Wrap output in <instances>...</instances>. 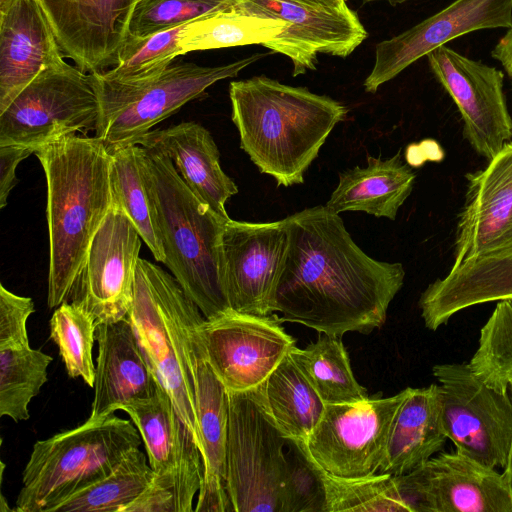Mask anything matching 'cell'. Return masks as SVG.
<instances>
[{"label": "cell", "mask_w": 512, "mask_h": 512, "mask_svg": "<svg viewBox=\"0 0 512 512\" xmlns=\"http://www.w3.org/2000/svg\"><path fill=\"white\" fill-rule=\"evenodd\" d=\"M510 78H511V80H512V77H510Z\"/></svg>", "instance_id": "cell-48"}, {"label": "cell", "mask_w": 512, "mask_h": 512, "mask_svg": "<svg viewBox=\"0 0 512 512\" xmlns=\"http://www.w3.org/2000/svg\"><path fill=\"white\" fill-rule=\"evenodd\" d=\"M119 410L137 427L154 474L173 478L193 503L203 482L202 455L168 392L157 383L151 397L124 403Z\"/></svg>", "instance_id": "cell-21"}, {"label": "cell", "mask_w": 512, "mask_h": 512, "mask_svg": "<svg viewBox=\"0 0 512 512\" xmlns=\"http://www.w3.org/2000/svg\"><path fill=\"white\" fill-rule=\"evenodd\" d=\"M61 51L84 72L117 62L137 0H40Z\"/></svg>", "instance_id": "cell-20"}, {"label": "cell", "mask_w": 512, "mask_h": 512, "mask_svg": "<svg viewBox=\"0 0 512 512\" xmlns=\"http://www.w3.org/2000/svg\"><path fill=\"white\" fill-rule=\"evenodd\" d=\"M407 391L386 398L377 394L356 403L325 404L313 432L299 442L311 459L332 475L355 478L376 474Z\"/></svg>", "instance_id": "cell-11"}, {"label": "cell", "mask_w": 512, "mask_h": 512, "mask_svg": "<svg viewBox=\"0 0 512 512\" xmlns=\"http://www.w3.org/2000/svg\"><path fill=\"white\" fill-rule=\"evenodd\" d=\"M141 440L133 421L114 413L38 440L23 470L14 510L51 512L108 475Z\"/></svg>", "instance_id": "cell-6"}, {"label": "cell", "mask_w": 512, "mask_h": 512, "mask_svg": "<svg viewBox=\"0 0 512 512\" xmlns=\"http://www.w3.org/2000/svg\"><path fill=\"white\" fill-rule=\"evenodd\" d=\"M267 407L289 440L306 441L319 423L325 403L290 352L261 385Z\"/></svg>", "instance_id": "cell-29"}, {"label": "cell", "mask_w": 512, "mask_h": 512, "mask_svg": "<svg viewBox=\"0 0 512 512\" xmlns=\"http://www.w3.org/2000/svg\"><path fill=\"white\" fill-rule=\"evenodd\" d=\"M279 316L233 310L204 320L196 330L202 353L228 391L262 385L296 346Z\"/></svg>", "instance_id": "cell-12"}, {"label": "cell", "mask_w": 512, "mask_h": 512, "mask_svg": "<svg viewBox=\"0 0 512 512\" xmlns=\"http://www.w3.org/2000/svg\"><path fill=\"white\" fill-rule=\"evenodd\" d=\"M237 0H137L128 36L144 37L183 26L207 14L232 9Z\"/></svg>", "instance_id": "cell-39"}, {"label": "cell", "mask_w": 512, "mask_h": 512, "mask_svg": "<svg viewBox=\"0 0 512 512\" xmlns=\"http://www.w3.org/2000/svg\"><path fill=\"white\" fill-rule=\"evenodd\" d=\"M292 358L325 404L366 400L367 390L356 380L340 336L320 333L305 348L293 347Z\"/></svg>", "instance_id": "cell-30"}, {"label": "cell", "mask_w": 512, "mask_h": 512, "mask_svg": "<svg viewBox=\"0 0 512 512\" xmlns=\"http://www.w3.org/2000/svg\"><path fill=\"white\" fill-rule=\"evenodd\" d=\"M147 454L131 449L104 478L56 505L51 512H124L148 487L154 470Z\"/></svg>", "instance_id": "cell-31"}, {"label": "cell", "mask_w": 512, "mask_h": 512, "mask_svg": "<svg viewBox=\"0 0 512 512\" xmlns=\"http://www.w3.org/2000/svg\"><path fill=\"white\" fill-rule=\"evenodd\" d=\"M290 444L293 457H288L282 512H324V491L319 476L298 444L292 440Z\"/></svg>", "instance_id": "cell-40"}, {"label": "cell", "mask_w": 512, "mask_h": 512, "mask_svg": "<svg viewBox=\"0 0 512 512\" xmlns=\"http://www.w3.org/2000/svg\"><path fill=\"white\" fill-rule=\"evenodd\" d=\"M99 114L93 74L64 61L38 74L0 113V145L36 152L78 131H95Z\"/></svg>", "instance_id": "cell-8"}, {"label": "cell", "mask_w": 512, "mask_h": 512, "mask_svg": "<svg viewBox=\"0 0 512 512\" xmlns=\"http://www.w3.org/2000/svg\"><path fill=\"white\" fill-rule=\"evenodd\" d=\"M143 150V146L139 144H129L110 150L111 191L113 201L134 223L155 260L163 262V247L145 185Z\"/></svg>", "instance_id": "cell-33"}, {"label": "cell", "mask_w": 512, "mask_h": 512, "mask_svg": "<svg viewBox=\"0 0 512 512\" xmlns=\"http://www.w3.org/2000/svg\"><path fill=\"white\" fill-rule=\"evenodd\" d=\"M95 339L98 356L90 420L105 418L124 403L151 397L157 386L127 317L97 324Z\"/></svg>", "instance_id": "cell-23"}, {"label": "cell", "mask_w": 512, "mask_h": 512, "mask_svg": "<svg viewBox=\"0 0 512 512\" xmlns=\"http://www.w3.org/2000/svg\"><path fill=\"white\" fill-rule=\"evenodd\" d=\"M451 268L512 255V140L485 168L465 175Z\"/></svg>", "instance_id": "cell-18"}, {"label": "cell", "mask_w": 512, "mask_h": 512, "mask_svg": "<svg viewBox=\"0 0 512 512\" xmlns=\"http://www.w3.org/2000/svg\"><path fill=\"white\" fill-rule=\"evenodd\" d=\"M141 241L134 223L113 201L68 298L88 312L96 324L127 317L133 303Z\"/></svg>", "instance_id": "cell-13"}, {"label": "cell", "mask_w": 512, "mask_h": 512, "mask_svg": "<svg viewBox=\"0 0 512 512\" xmlns=\"http://www.w3.org/2000/svg\"><path fill=\"white\" fill-rule=\"evenodd\" d=\"M265 55L257 53L213 67L192 62L171 64L155 80L134 88H103L95 84L100 105L95 136L109 150L135 144L156 124L200 97L208 87L237 76Z\"/></svg>", "instance_id": "cell-9"}, {"label": "cell", "mask_w": 512, "mask_h": 512, "mask_svg": "<svg viewBox=\"0 0 512 512\" xmlns=\"http://www.w3.org/2000/svg\"><path fill=\"white\" fill-rule=\"evenodd\" d=\"M416 174L401 160L400 151L381 160L368 156L367 166H356L339 175V182L326 207L335 213L362 211L395 220L410 196Z\"/></svg>", "instance_id": "cell-28"}, {"label": "cell", "mask_w": 512, "mask_h": 512, "mask_svg": "<svg viewBox=\"0 0 512 512\" xmlns=\"http://www.w3.org/2000/svg\"><path fill=\"white\" fill-rule=\"evenodd\" d=\"M233 9L287 25L263 46L287 56L293 64V76L316 69L319 53L349 56L367 37L357 13L346 3L329 7L296 0H237Z\"/></svg>", "instance_id": "cell-15"}, {"label": "cell", "mask_w": 512, "mask_h": 512, "mask_svg": "<svg viewBox=\"0 0 512 512\" xmlns=\"http://www.w3.org/2000/svg\"><path fill=\"white\" fill-rule=\"evenodd\" d=\"M52 357L30 345L0 348V416L29 418L28 405L48 380Z\"/></svg>", "instance_id": "cell-36"}, {"label": "cell", "mask_w": 512, "mask_h": 512, "mask_svg": "<svg viewBox=\"0 0 512 512\" xmlns=\"http://www.w3.org/2000/svg\"><path fill=\"white\" fill-rule=\"evenodd\" d=\"M310 5H321V6H339L346 3L347 0H296Z\"/></svg>", "instance_id": "cell-44"}, {"label": "cell", "mask_w": 512, "mask_h": 512, "mask_svg": "<svg viewBox=\"0 0 512 512\" xmlns=\"http://www.w3.org/2000/svg\"><path fill=\"white\" fill-rule=\"evenodd\" d=\"M35 311L32 298L0 284V348L28 345L27 320Z\"/></svg>", "instance_id": "cell-41"}, {"label": "cell", "mask_w": 512, "mask_h": 512, "mask_svg": "<svg viewBox=\"0 0 512 512\" xmlns=\"http://www.w3.org/2000/svg\"><path fill=\"white\" fill-rule=\"evenodd\" d=\"M183 26L144 37L128 36L116 64L110 70L92 73L95 84L134 88L155 80L181 55L179 35Z\"/></svg>", "instance_id": "cell-34"}, {"label": "cell", "mask_w": 512, "mask_h": 512, "mask_svg": "<svg viewBox=\"0 0 512 512\" xmlns=\"http://www.w3.org/2000/svg\"><path fill=\"white\" fill-rule=\"evenodd\" d=\"M196 330L192 352L196 414L204 475L194 511L228 512L233 511L226 488L225 473L229 392L204 357Z\"/></svg>", "instance_id": "cell-25"}, {"label": "cell", "mask_w": 512, "mask_h": 512, "mask_svg": "<svg viewBox=\"0 0 512 512\" xmlns=\"http://www.w3.org/2000/svg\"><path fill=\"white\" fill-rule=\"evenodd\" d=\"M294 442L308 456L319 476L324 491V512H412L394 476L386 473L355 478L332 475L311 459L299 441Z\"/></svg>", "instance_id": "cell-35"}, {"label": "cell", "mask_w": 512, "mask_h": 512, "mask_svg": "<svg viewBox=\"0 0 512 512\" xmlns=\"http://www.w3.org/2000/svg\"><path fill=\"white\" fill-rule=\"evenodd\" d=\"M289 244L272 301L282 321L342 337L369 334L386 321L404 284L401 263L368 256L338 213L326 206L285 218Z\"/></svg>", "instance_id": "cell-1"}, {"label": "cell", "mask_w": 512, "mask_h": 512, "mask_svg": "<svg viewBox=\"0 0 512 512\" xmlns=\"http://www.w3.org/2000/svg\"><path fill=\"white\" fill-rule=\"evenodd\" d=\"M289 244L286 219L228 220L222 233L223 285L231 310L273 314L272 301Z\"/></svg>", "instance_id": "cell-17"}, {"label": "cell", "mask_w": 512, "mask_h": 512, "mask_svg": "<svg viewBox=\"0 0 512 512\" xmlns=\"http://www.w3.org/2000/svg\"><path fill=\"white\" fill-rule=\"evenodd\" d=\"M447 439L439 385L408 388L394 417L378 473H409L440 452Z\"/></svg>", "instance_id": "cell-27"}, {"label": "cell", "mask_w": 512, "mask_h": 512, "mask_svg": "<svg viewBox=\"0 0 512 512\" xmlns=\"http://www.w3.org/2000/svg\"><path fill=\"white\" fill-rule=\"evenodd\" d=\"M229 392L226 488L234 512H282L289 439L272 417L262 386Z\"/></svg>", "instance_id": "cell-7"}, {"label": "cell", "mask_w": 512, "mask_h": 512, "mask_svg": "<svg viewBox=\"0 0 512 512\" xmlns=\"http://www.w3.org/2000/svg\"><path fill=\"white\" fill-rule=\"evenodd\" d=\"M504 473L507 476L510 488L512 490V447H511V450H510V453H509L507 464H506V466L504 468Z\"/></svg>", "instance_id": "cell-45"}, {"label": "cell", "mask_w": 512, "mask_h": 512, "mask_svg": "<svg viewBox=\"0 0 512 512\" xmlns=\"http://www.w3.org/2000/svg\"><path fill=\"white\" fill-rule=\"evenodd\" d=\"M468 364L486 384L508 391L512 383V297L497 302L480 330L478 347Z\"/></svg>", "instance_id": "cell-38"}, {"label": "cell", "mask_w": 512, "mask_h": 512, "mask_svg": "<svg viewBox=\"0 0 512 512\" xmlns=\"http://www.w3.org/2000/svg\"><path fill=\"white\" fill-rule=\"evenodd\" d=\"M512 297V255L451 268L428 285L419 299L424 325L436 331L469 307Z\"/></svg>", "instance_id": "cell-26"}, {"label": "cell", "mask_w": 512, "mask_h": 512, "mask_svg": "<svg viewBox=\"0 0 512 512\" xmlns=\"http://www.w3.org/2000/svg\"><path fill=\"white\" fill-rule=\"evenodd\" d=\"M229 97L241 148L261 173L285 187L304 182L328 135L348 113L328 96L266 76L231 82Z\"/></svg>", "instance_id": "cell-3"}, {"label": "cell", "mask_w": 512, "mask_h": 512, "mask_svg": "<svg viewBox=\"0 0 512 512\" xmlns=\"http://www.w3.org/2000/svg\"><path fill=\"white\" fill-rule=\"evenodd\" d=\"M127 319L156 382L171 396L201 451L192 347L203 314L171 273L139 258Z\"/></svg>", "instance_id": "cell-5"}, {"label": "cell", "mask_w": 512, "mask_h": 512, "mask_svg": "<svg viewBox=\"0 0 512 512\" xmlns=\"http://www.w3.org/2000/svg\"><path fill=\"white\" fill-rule=\"evenodd\" d=\"M442 401L447 438L456 450L491 467L504 469L512 447V399L482 381L468 363L432 368Z\"/></svg>", "instance_id": "cell-10"}, {"label": "cell", "mask_w": 512, "mask_h": 512, "mask_svg": "<svg viewBox=\"0 0 512 512\" xmlns=\"http://www.w3.org/2000/svg\"><path fill=\"white\" fill-rule=\"evenodd\" d=\"M35 150L20 145H0V208L7 205L8 196L17 183L16 168Z\"/></svg>", "instance_id": "cell-42"}, {"label": "cell", "mask_w": 512, "mask_h": 512, "mask_svg": "<svg viewBox=\"0 0 512 512\" xmlns=\"http://www.w3.org/2000/svg\"><path fill=\"white\" fill-rule=\"evenodd\" d=\"M412 512H512L506 474L455 450L394 476Z\"/></svg>", "instance_id": "cell-14"}, {"label": "cell", "mask_w": 512, "mask_h": 512, "mask_svg": "<svg viewBox=\"0 0 512 512\" xmlns=\"http://www.w3.org/2000/svg\"><path fill=\"white\" fill-rule=\"evenodd\" d=\"M512 27V0H455L408 30L376 45L374 66L364 81L375 93L408 66L448 42L485 29Z\"/></svg>", "instance_id": "cell-19"}, {"label": "cell", "mask_w": 512, "mask_h": 512, "mask_svg": "<svg viewBox=\"0 0 512 512\" xmlns=\"http://www.w3.org/2000/svg\"><path fill=\"white\" fill-rule=\"evenodd\" d=\"M373 1H387L391 5H396V4L403 3L408 0H365V2H373Z\"/></svg>", "instance_id": "cell-46"}, {"label": "cell", "mask_w": 512, "mask_h": 512, "mask_svg": "<svg viewBox=\"0 0 512 512\" xmlns=\"http://www.w3.org/2000/svg\"><path fill=\"white\" fill-rule=\"evenodd\" d=\"M96 326L88 312L68 301L55 308L50 319V338L59 349L68 375L82 378L92 388L96 368L92 357Z\"/></svg>", "instance_id": "cell-37"}, {"label": "cell", "mask_w": 512, "mask_h": 512, "mask_svg": "<svg viewBox=\"0 0 512 512\" xmlns=\"http://www.w3.org/2000/svg\"><path fill=\"white\" fill-rule=\"evenodd\" d=\"M508 393L512 399V383L508 386Z\"/></svg>", "instance_id": "cell-47"}, {"label": "cell", "mask_w": 512, "mask_h": 512, "mask_svg": "<svg viewBox=\"0 0 512 512\" xmlns=\"http://www.w3.org/2000/svg\"><path fill=\"white\" fill-rule=\"evenodd\" d=\"M491 56L501 63L509 77H512V27L502 36L491 51Z\"/></svg>", "instance_id": "cell-43"}, {"label": "cell", "mask_w": 512, "mask_h": 512, "mask_svg": "<svg viewBox=\"0 0 512 512\" xmlns=\"http://www.w3.org/2000/svg\"><path fill=\"white\" fill-rule=\"evenodd\" d=\"M233 8L185 24L179 35L181 55L198 50L263 45L287 27L282 20L242 14Z\"/></svg>", "instance_id": "cell-32"}, {"label": "cell", "mask_w": 512, "mask_h": 512, "mask_svg": "<svg viewBox=\"0 0 512 512\" xmlns=\"http://www.w3.org/2000/svg\"><path fill=\"white\" fill-rule=\"evenodd\" d=\"M135 144L169 157L189 189L217 215L230 219L225 204L238 187L223 171L218 147L203 125L187 121L151 130Z\"/></svg>", "instance_id": "cell-24"}, {"label": "cell", "mask_w": 512, "mask_h": 512, "mask_svg": "<svg viewBox=\"0 0 512 512\" xmlns=\"http://www.w3.org/2000/svg\"><path fill=\"white\" fill-rule=\"evenodd\" d=\"M63 62L40 0H0V113L38 74Z\"/></svg>", "instance_id": "cell-22"}, {"label": "cell", "mask_w": 512, "mask_h": 512, "mask_svg": "<svg viewBox=\"0 0 512 512\" xmlns=\"http://www.w3.org/2000/svg\"><path fill=\"white\" fill-rule=\"evenodd\" d=\"M46 179L49 308L67 301L91 241L113 204L110 150L98 137L71 134L34 153Z\"/></svg>", "instance_id": "cell-2"}, {"label": "cell", "mask_w": 512, "mask_h": 512, "mask_svg": "<svg viewBox=\"0 0 512 512\" xmlns=\"http://www.w3.org/2000/svg\"><path fill=\"white\" fill-rule=\"evenodd\" d=\"M427 59L459 110L465 139L478 155L491 160L512 140L503 72L447 45L430 52Z\"/></svg>", "instance_id": "cell-16"}, {"label": "cell", "mask_w": 512, "mask_h": 512, "mask_svg": "<svg viewBox=\"0 0 512 512\" xmlns=\"http://www.w3.org/2000/svg\"><path fill=\"white\" fill-rule=\"evenodd\" d=\"M143 172L163 263L206 320L230 310L222 266L224 219L186 185L171 159L143 147Z\"/></svg>", "instance_id": "cell-4"}]
</instances>
